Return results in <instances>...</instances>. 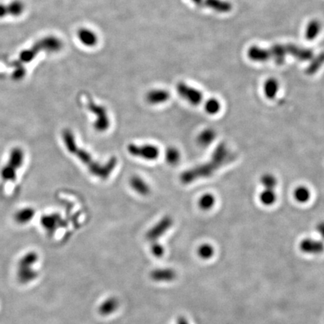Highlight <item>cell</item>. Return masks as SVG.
I'll return each instance as SVG.
<instances>
[{"label":"cell","mask_w":324,"mask_h":324,"mask_svg":"<svg viewBox=\"0 0 324 324\" xmlns=\"http://www.w3.org/2000/svg\"><path fill=\"white\" fill-rule=\"evenodd\" d=\"M127 150L133 157L142 158L146 161L156 160L160 155L158 146L152 144L137 145L136 143H130L127 146Z\"/></svg>","instance_id":"5"},{"label":"cell","mask_w":324,"mask_h":324,"mask_svg":"<svg viewBox=\"0 0 324 324\" xmlns=\"http://www.w3.org/2000/svg\"><path fill=\"white\" fill-rule=\"evenodd\" d=\"M279 90V82L275 78H269L265 82L263 86L265 96L269 100H273L276 97Z\"/></svg>","instance_id":"24"},{"label":"cell","mask_w":324,"mask_h":324,"mask_svg":"<svg viewBox=\"0 0 324 324\" xmlns=\"http://www.w3.org/2000/svg\"><path fill=\"white\" fill-rule=\"evenodd\" d=\"M63 223L61 216L58 214H49L42 216L41 218V224L43 228L49 233L53 234L57 229L60 228Z\"/></svg>","instance_id":"9"},{"label":"cell","mask_w":324,"mask_h":324,"mask_svg":"<svg viewBox=\"0 0 324 324\" xmlns=\"http://www.w3.org/2000/svg\"><path fill=\"white\" fill-rule=\"evenodd\" d=\"M216 131L213 128H206L198 134L197 137L198 144L201 147H207L216 140Z\"/></svg>","instance_id":"21"},{"label":"cell","mask_w":324,"mask_h":324,"mask_svg":"<svg viewBox=\"0 0 324 324\" xmlns=\"http://www.w3.org/2000/svg\"><path fill=\"white\" fill-rule=\"evenodd\" d=\"M317 231L321 235V237L324 240V221L318 223L316 227Z\"/></svg>","instance_id":"35"},{"label":"cell","mask_w":324,"mask_h":324,"mask_svg":"<svg viewBox=\"0 0 324 324\" xmlns=\"http://www.w3.org/2000/svg\"><path fill=\"white\" fill-rule=\"evenodd\" d=\"M300 248L305 254L316 255L324 252V243L323 241L306 238L300 242Z\"/></svg>","instance_id":"8"},{"label":"cell","mask_w":324,"mask_h":324,"mask_svg":"<svg viewBox=\"0 0 324 324\" xmlns=\"http://www.w3.org/2000/svg\"><path fill=\"white\" fill-rule=\"evenodd\" d=\"M177 91L182 99L189 102L190 105L197 106L201 105L203 101L202 93L198 89L188 85L186 83L180 82L177 84Z\"/></svg>","instance_id":"7"},{"label":"cell","mask_w":324,"mask_h":324,"mask_svg":"<svg viewBox=\"0 0 324 324\" xmlns=\"http://www.w3.org/2000/svg\"><path fill=\"white\" fill-rule=\"evenodd\" d=\"M201 6L207 7L219 13H227L232 10V5L224 0H203Z\"/></svg>","instance_id":"17"},{"label":"cell","mask_w":324,"mask_h":324,"mask_svg":"<svg viewBox=\"0 0 324 324\" xmlns=\"http://www.w3.org/2000/svg\"><path fill=\"white\" fill-rule=\"evenodd\" d=\"M119 303L116 297H109L99 306V312L102 316H108L114 313L118 308Z\"/></svg>","instance_id":"19"},{"label":"cell","mask_w":324,"mask_h":324,"mask_svg":"<svg viewBox=\"0 0 324 324\" xmlns=\"http://www.w3.org/2000/svg\"><path fill=\"white\" fill-rule=\"evenodd\" d=\"M270 59L278 65H282L285 61V57L288 54V44H276L269 48Z\"/></svg>","instance_id":"15"},{"label":"cell","mask_w":324,"mask_h":324,"mask_svg":"<svg viewBox=\"0 0 324 324\" xmlns=\"http://www.w3.org/2000/svg\"><path fill=\"white\" fill-rule=\"evenodd\" d=\"M129 185L133 191L141 196H147L150 194V186L139 176L135 175L131 177L130 178Z\"/></svg>","instance_id":"14"},{"label":"cell","mask_w":324,"mask_h":324,"mask_svg":"<svg viewBox=\"0 0 324 324\" xmlns=\"http://www.w3.org/2000/svg\"><path fill=\"white\" fill-rule=\"evenodd\" d=\"M38 255L36 253L30 252L24 256L20 260V268H19L18 276L20 282L23 283H28L37 277V272L32 268V265L38 260Z\"/></svg>","instance_id":"4"},{"label":"cell","mask_w":324,"mask_h":324,"mask_svg":"<svg viewBox=\"0 0 324 324\" xmlns=\"http://www.w3.org/2000/svg\"><path fill=\"white\" fill-rule=\"evenodd\" d=\"M171 98L169 92L163 89H155L148 92L146 100L149 105H159L168 102Z\"/></svg>","instance_id":"10"},{"label":"cell","mask_w":324,"mask_h":324,"mask_svg":"<svg viewBox=\"0 0 324 324\" xmlns=\"http://www.w3.org/2000/svg\"><path fill=\"white\" fill-rule=\"evenodd\" d=\"M288 54L300 61H308L313 58V51L311 49L299 47L295 44H288Z\"/></svg>","instance_id":"13"},{"label":"cell","mask_w":324,"mask_h":324,"mask_svg":"<svg viewBox=\"0 0 324 324\" xmlns=\"http://www.w3.org/2000/svg\"><path fill=\"white\" fill-rule=\"evenodd\" d=\"M25 158L26 155L24 150L19 146H16L10 151L6 163L19 171L24 165Z\"/></svg>","instance_id":"12"},{"label":"cell","mask_w":324,"mask_h":324,"mask_svg":"<svg viewBox=\"0 0 324 324\" xmlns=\"http://www.w3.org/2000/svg\"><path fill=\"white\" fill-rule=\"evenodd\" d=\"M173 224H174V220L171 216H165L148 230L146 234V239L150 242L158 241L159 238L165 235L171 228Z\"/></svg>","instance_id":"6"},{"label":"cell","mask_w":324,"mask_h":324,"mask_svg":"<svg viewBox=\"0 0 324 324\" xmlns=\"http://www.w3.org/2000/svg\"><path fill=\"white\" fill-rule=\"evenodd\" d=\"M177 324H189V323L185 317L181 316L177 319Z\"/></svg>","instance_id":"36"},{"label":"cell","mask_w":324,"mask_h":324,"mask_svg":"<svg viewBox=\"0 0 324 324\" xmlns=\"http://www.w3.org/2000/svg\"><path fill=\"white\" fill-rule=\"evenodd\" d=\"M87 109L96 117L93 123L95 129L99 132L108 131L110 126V119L105 107L96 103L93 100H89Z\"/></svg>","instance_id":"3"},{"label":"cell","mask_w":324,"mask_h":324,"mask_svg":"<svg viewBox=\"0 0 324 324\" xmlns=\"http://www.w3.org/2000/svg\"><path fill=\"white\" fill-rule=\"evenodd\" d=\"M221 103L218 99H208L204 104V109L205 111L210 115H216L221 110Z\"/></svg>","instance_id":"31"},{"label":"cell","mask_w":324,"mask_h":324,"mask_svg":"<svg viewBox=\"0 0 324 324\" xmlns=\"http://www.w3.org/2000/svg\"><path fill=\"white\" fill-rule=\"evenodd\" d=\"M321 24L318 20H311L306 27V38L309 41L315 39L321 32Z\"/></svg>","instance_id":"28"},{"label":"cell","mask_w":324,"mask_h":324,"mask_svg":"<svg viewBox=\"0 0 324 324\" xmlns=\"http://www.w3.org/2000/svg\"><path fill=\"white\" fill-rule=\"evenodd\" d=\"M235 153L224 142L216 146L211 158L198 166L185 171L180 175V181L183 184L189 185L201 179L213 177L220 168L225 166L234 160Z\"/></svg>","instance_id":"2"},{"label":"cell","mask_w":324,"mask_h":324,"mask_svg":"<svg viewBox=\"0 0 324 324\" xmlns=\"http://www.w3.org/2000/svg\"><path fill=\"white\" fill-rule=\"evenodd\" d=\"M215 254L213 245L209 243H204L198 248V254L203 260H210Z\"/></svg>","instance_id":"32"},{"label":"cell","mask_w":324,"mask_h":324,"mask_svg":"<svg viewBox=\"0 0 324 324\" xmlns=\"http://www.w3.org/2000/svg\"><path fill=\"white\" fill-rule=\"evenodd\" d=\"M260 183L263 188L276 189L278 186V180L273 174H265L260 177Z\"/></svg>","instance_id":"33"},{"label":"cell","mask_w":324,"mask_h":324,"mask_svg":"<svg viewBox=\"0 0 324 324\" xmlns=\"http://www.w3.org/2000/svg\"><path fill=\"white\" fill-rule=\"evenodd\" d=\"M62 137L68 152L75 155L94 177L101 180H107L116 169L118 165V159L116 156L111 157L106 163H99V161H96L93 158L90 152L78 146L75 134L71 130H63Z\"/></svg>","instance_id":"1"},{"label":"cell","mask_w":324,"mask_h":324,"mask_svg":"<svg viewBox=\"0 0 324 324\" xmlns=\"http://www.w3.org/2000/svg\"><path fill=\"white\" fill-rule=\"evenodd\" d=\"M260 202L266 207L273 206L277 201V193L276 189L271 188H263V190L259 195Z\"/></svg>","instance_id":"23"},{"label":"cell","mask_w":324,"mask_h":324,"mask_svg":"<svg viewBox=\"0 0 324 324\" xmlns=\"http://www.w3.org/2000/svg\"><path fill=\"white\" fill-rule=\"evenodd\" d=\"M310 190L306 186H299L294 191V196L296 201L300 204H306L311 198Z\"/></svg>","instance_id":"30"},{"label":"cell","mask_w":324,"mask_h":324,"mask_svg":"<svg viewBox=\"0 0 324 324\" xmlns=\"http://www.w3.org/2000/svg\"><path fill=\"white\" fill-rule=\"evenodd\" d=\"M151 252L155 257H161L165 254V248L158 241L152 242Z\"/></svg>","instance_id":"34"},{"label":"cell","mask_w":324,"mask_h":324,"mask_svg":"<svg viewBox=\"0 0 324 324\" xmlns=\"http://www.w3.org/2000/svg\"><path fill=\"white\" fill-rule=\"evenodd\" d=\"M78 38L81 44L86 47H94L98 43L97 35L87 28H81L78 30Z\"/></svg>","instance_id":"18"},{"label":"cell","mask_w":324,"mask_h":324,"mask_svg":"<svg viewBox=\"0 0 324 324\" xmlns=\"http://www.w3.org/2000/svg\"><path fill=\"white\" fill-rule=\"evenodd\" d=\"M35 214V210L32 207H23L16 212L14 220L19 224H28L33 219Z\"/></svg>","instance_id":"20"},{"label":"cell","mask_w":324,"mask_h":324,"mask_svg":"<svg viewBox=\"0 0 324 324\" xmlns=\"http://www.w3.org/2000/svg\"><path fill=\"white\" fill-rule=\"evenodd\" d=\"M17 170L5 163L0 170V177L5 183H13L17 178Z\"/></svg>","instance_id":"25"},{"label":"cell","mask_w":324,"mask_h":324,"mask_svg":"<svg viewBox=\"0 0 324 324\" xmlns=\"http://www.w3.org/2000/svg\"><path fill=\"white\" fill-rule=\"evenodd\" d=\"M24 10V6L21 2L15 1L11 2L10 5H0V17L8 15V14H12V15H20Z\"/></svg>","instance_id":"22"},{"label":"cell","mask_w":324,"mask_h":324,"mask_svg":"<svg viewBox=\"0 0 324 324\" xmlns=\"http://www.w3.org/2000/svg\"><path fill=\"white\" fill-rule=\"evenodd\" d=\"M192 1L194 3L196 4L197 5L201 6V5H202L203 0H192Z\"/></svg>","instance_id":"37"},{"label":"cell","mask_w":324,"mask_h":324,"mask_svg":"<svg viewBox=\"0 0 324 324\" xmlns=\"http://www.w3.org/2000/svg\"><path fill=\"white\" fill-rule=\"evenodd\" d=\"M324 64V52L319 53L316 57L312 58V62L306 69V75H313L316 74Z\"/></svg>","instance_id":"27"},{"label":"cell","mask_w":324,"mask_h":324,"mask_svg":"<svg viewBox=\"0 0 324 324\" xmlns=\"http://www.w3.org/2000/svg\"><path fill=\"white\" fill-rule=\"evenodd\" d=\"M216 199L213 194L207 193L203 195L198 201L200 209L204 211H208L213 208L216 204Z\"/></svg>","instance_id":"29"},{"label":"cell","mask_w":324,"mask_h":324,"mask_svg":"<svg viewBox=\"0 0 324 324\" xmlns=\"http://www.w3.org/2000/svg\"><path fill=\"white\" fill-rule=\"evenodd\" d=\"M248 57L252 61L260 63H264L271 60L269 49L261 48L257 46H252L248 49Z\"/></svg>","instance_id":"16"},{"label":"cell","mask_w":324,"mask_h":324,"mask_svg":"<svg viewBox=\"0 0 324 324\" xmlns=\"http://www.w3.org/2000/svg\"><path fill=\"white\" fill-rule=\"evenodd\" d=\"M177 273L171 268H160L151 272L150 278L154 282H172L177 278Z\"/></svg>","instance_id":"11"},{"label":"cell","mask_w":324,"mask_h":324,"mask_svg":"<svg viewBox=\"0 0 324 324\" xmlns=\"http://www.w3.org/2000/svg\"><path fill=\"white\" fill-rule=\"evenodd\" d=\"M165 157L168 165L175 166L180 163L181 160V152L175 146H170L165 150Z\"/></svg>","instance_id":"26"}]
</instances>
